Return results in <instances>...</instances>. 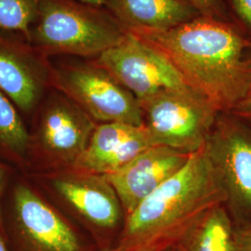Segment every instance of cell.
Returning a JSON list of instances; mask_svg holds the SVG:
<instances>
[{"label":"cell","instance_id":"3","mask_svg":"<svg viewBox=\"0 0 251 251\" xmlns=\"http://www.w3.org/2000/svg\"><path fill=\"white\" fill-rule=\"evenodd\" d=\"M2 224L12 251H99L24 171H16L6 190Z\"/></svg>","mask_w":251,"mask_h":251},{"label":"cell","instance_id":"18","mask_svg":"<svg viewBox=\"0 0 251 251\" xmlns=\"http://www.w3.org/2000/svg\"><path fill=\"white\" fill-rule=\"evenodd\" d=\"M193 5L203 16L221 19L224 17V8L220 0H185Z\"/></svg>","mask_w":251,"mask_h":251},{"label":"cell","instance_id":"5","mask_svg":"<svg viewBox=\"0 0 251 251\" xmlns=\"http://www.w3.org/2000/svg\"><path fill=\"white\" fill-rule=\"evenodd\" d=\"M28 176L90 236L99 251L113 249L124 225L125 212L104 175L72 168Z\"/></svg>","mask_w":251,"mask_h":251},{"label":"cell","instance_id":"10","mask_svg":"<svg viewBox=\"0 0 251 251\" xmlns=\"http://www.w3.org/2000/svg\"><path fill=\"white\" fill-rule=\"evenodd\" d=\"M52 85L51 59L25 34L0 27V92L28 124Z\"/></svg>","mask_w":251,"mask_h":251},{"label":"cell","instance_id":"12","mask_svg":"<svg viewBox=\"0 0 251 251\" xmlns=\"http://www.w3.org/2000/svg\"><path fill=\"white\" fill-rule=\"evenodd\" d=\"M192 153L164 145H153L125 167L106 175L117 192L125 218L188 162Z\"/></svg>","mask_w":251,"mask_h":251},{"label":"cell","instance_id":"9","mask_svg":"<svg viewBox=\"0 0 251 251\" xmlns=\"http://www.w3.org/2000/svg\"><path fill=\"white\" fill-rule=\"evenodd\" d=\"M205 150L226 194L235 225L251 224V128L231 113H220Z\"/></svg>","mask_w":251,"mask_h":251},{"label":"cell","instance_id":"13","mask_svg":"<svg viewBox=\"0 0 251 251\" xmlns=\"http://www.w3.org/2000/svg\"><path fill=\"white\" fill-rule=\"evenodd\" d=\"M153 145L144 126L98 123L86 150L74 168L106 176L119 171Z\"/></svg>","mask_w":251,"mask_h":251},{"label":"cell","instance_id":"24","mask_svg":"<svg viewBox=\"0 0 251 251\" xmlns=\"http://www.w3.org/2000/svg\"><path fill=\"white\" fill-rule=\"evenodd\" d=\"M0 251H12L5 235L0 232Z\"/></svg>","mask_w":251,"mask_h":251},{"label":"cell","instance_id":"27","mask_svg":"<svg viewBox=\"0 0 251 251\" xmlns=\"http://www.w3.org/2000/svg\"><path fill=\"white\" fill-rule=\"evenodd\" d=\"M248 60H249V63H250V64H251V55L250 56V57H249V58H248Z\"/></svg>","mask_w":251,"mask_h":251},{"label":"cell","instance_id":"25","mask_svg":"<svg viewBox=\"0 0 251 251\" xmlns=\"http://www.w3.org/2000/svg\"><path fill=\"white\" fill-rule=\"evenodd\" d=\"M81 1L96 7H104V3H105V0H81Z\"/></svg>","mask_w":251,"mask_h":251},{"label":"cell","instance_id":"4","mask_svg":"<svg viewBox=\"0 0 251 251\" xmlns=\"http://www.w3.org/2000/svg\"><path fill=\"white\" fill-rule=\"evenodd\" d=\"M28 39L50 59H95L118 44L126 31L104 7L81 0H36Z\"/></svg>","mask_w":251,"mask_h":251},{"label":"cell","instance_id":"14","mask_svg":"<svg viewBox=\"0 0 251 251\" xmlns=\"http://www.w3.org/2000/svg\"><path fill=\"white\" fill-rule=\"evenodd\" d=\"M104 8L126 31H166L201 13L185 0H105Z\"/></svg>","mask_w":251,"mask_h":251},{"label":"cell","instance_id":"11","mask_svg":"<svg viewBox=\"0 0 251 251\" xmlns=\"http://www.w3.org/2000/svg\"><path fill=\"white\" fill-rule=\"evenodd\" d=\"M93 60L139 101L162 90L188 85L161 51L127 31L118 44Z\"/></svg>","mask_w":251,"mask_h":251},{"label":"cell","instance_id":"17","mask_svg":"<svg viewBox=\"0 0 251 251\" xmlns=\"http://www.w3.org/2000/svg\"><path fill=\"white\" fill-rule=\"evenodd\" d=\"M36 16V0H0V27L28 37Z\"/></svg>","mask_w":251,"mask_h":251},{"label":"cell","instance_id":"6","mask_svg":"<svg viewBox=\"0 0 251 251\" xmlns=\"http://www.w3.org/2000/svg\"><path fill=\"white\" fill-rule=\"evenodd\" d=\"M97 122L52 88L27 124L25 173L72 169L90 143Z\"/></svg>","mask_w":251,"mask_h":251},{"label":"cell","instance_id":"8","mask_svg":"<svg viewBox=\"0 0 251 251\" xmlns=\"http://www.w3.org/2000/svg\"><path fill=\"white\" fill-rule=\"evenodd\" d=\"M52 85L97 123L121 122L144 126L134 95L93 59L52 58Z\"/></svg>","mask_w":251,"mask_h":251},{"label":"cell","instance_id":"16","mask_svg":"<svg viewBox=\"0 0 251 251\" xmlns=\"http://www.w3.org/2000/svg\"><path fill=\"white\" fill-rule=\"evenodd\" d=\"M28 127L17 108L0 92V160L26 169Z\"/></svg>","mask_w":251,"mask_h":251},{"label":"cell","instance_id":"22","mask_svg":"<svg viewBox=\"0 0 251 251\" xmlns=\"http://www.w3.org/2000/svg\"><path fill=\"white\" fill-rule=\"evenodd\" d=\"M236 15L251 29V0H232Z\"/></svg>","mask_w":251,"mask_h":251},{"label":"cell","instance_id":"26","mask_svg":"<svg viewBox=\"0 0 251 251\" xmlns=\"http://www.w3.org/2000/svg\"><path fill=\"white\" fill-rule=\"evenodd\" d=\"M165 251H178V249L175 247V246H173V247H171L170 249H168V250H166Z\"/></svg>","mask_w":251,"mask_h":251},{"label":"cell","instance_id":"19","mask_svg":"<svg viewBox=\"0 0 251 251\" xmlns=\"http://www.w3.org/2000/svg\"><path fill=\"white\" fill-rule=\"evenodd\" d=\"M17 171L19 170L14 168L13 166L0 160V232L3 234H4L3 224H2L3 199H4L6 190L9 186V182Z\"/></svg>","mask_w":251,"mask_h":251},{"label":"cell","instance_id":"20","mask_svg":"<svg viewBox=\"0 0 251 251\" xmlns=\"http://www.w3.org/2000/svg\"><path fill=\"white\" fill-rule=\"evenodd\" d=\"M236 251H251V224L236 225Z\"/></svg>","mask_w":251,"mask_h":251},{"label":"cell","instance_id":"23","mask_svg":"<svg viewBox=\"0 0 251 251\" xmlns=\"http://www.w3.org/2000/svg\"><path fill=\"white\" fill-rule=\"evenodd\" d=\"M166 250L168 249L163 246H146L132 251H165Z\"/></svg>","mask_w":251,"mask_h":251},{"label":"cell","instance_id":"2","mask_svg":"<svg viewBox=\"0 0 251 251\" xmlns=\"http://www.w3.org/2000/svg\"><path fill=\"white\" fill-rule=\"evenodd\" d=\"M225 203V189L203 147L126 217L109 251H132L146 246L170 249L208 209Z\"/></svg>","mask_w":251,"mask_h":251},{"label":"cell","instance_id":"7","mask_svg":"<svg viewBox=\"0 0 251 251\" xmlns=\"http://www.w3.org/2000/svg\"><path fill=\"white\" fill-rule=\"evenodd\" d=\"M144 126L154 145L194 153L202 149L222 113L200 91L186 85L139 101Z\"/></svg>","mask_w":251,"mask_h":251},{"label":"cell","instance_id":"1","mask_svg":"<svg viewBox=\"0 0 251 251\" xmlns=\"http://www.w3.org/2000/svg\"><path fill=\"white\" fill-rule=\"evenodd\" d=\"M157 49L186 83L231 113L251 89V43L220 19L199 16L166 31L129 32Z\"/></svg>","mask_w":251,"mask_h":251},{"label":"cell","instance_id":"21","mask_svg":"<svg viewBox=\"0 0 251 251\" xmlns=\"http://www.w3.org/2000/svg\"><path fill=\"white\" fill-rule=\"evenodd\" d=\"M251 128V89L247 96L231 112Z\"/></svg>","mask_w":251,"mask_h":251},{"label":"cell","instance_id":"15","mask_svg":"<svg viewBox=\"0 0 251 251\" xmlns=\"http://www.w3.org/2000/svg\"><path fill=\"white\" fill-rule=\"evenodd\" d=\"M236 225L225 204L208 209L182 234L179 251H236Z\"/></svg>","mask_w":251,"mask_h":251}]
</instances>
